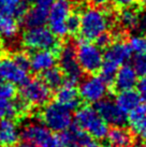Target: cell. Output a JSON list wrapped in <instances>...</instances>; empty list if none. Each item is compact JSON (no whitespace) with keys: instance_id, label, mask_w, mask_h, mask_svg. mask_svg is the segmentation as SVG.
I'll list each match as a JSON object with an SVG mask.
<instances>
[{"instance_id":"1","label":"cell","mask_w":146,"mask_h":147,"mask_svg":"<svg viewBox=\"0 0 146 147\" xmlns=\"http://www.w3.org/2000/svg\"><path fill=\"white\" fill-rule=\"evenodd\" d=\"M80 31L82 38L87 41H95L101 33L107 31L111 17L99 7L86 8L80 15Z\"/></svg>"},{"instance_id":"2","label":"cell","mask_w":146,"mask_h":147,"mask_svg":"<svg viewBox=\"0 0 146 147\" xmlns=\"http://www.w3.org/2000/svg\"><path fill=\"white\" fill-rule=\"evenodd\" d=\"M74 125L85 130L96 140H104L109 131L107 123L98 114L96 109L90 106L77 107L74 116Z\"/></svg>"},{"instance_id":"3","label":"cell","mask_w":146,"mask_h":147,"mask_svg":"<svg viewBox=\"0 0 146 147\" xmlns=\"http://www.w3.org/2000/svg\"><path fill=\"white\" fill-rule=\"evenodd\" d=\"M43 106L40 114L41 120L51 131L61 132L71 127L73 117L70 110L58 102L46 103Z\"/></svg>"},{"instance_id":"4","label":"cell","mask_w":146,"mask_h":147,"mask_svg":"<svg viewBox=\"0 0 146 147\" xmlns=\"http://www.w3.org/2000/svg\"><path fill=\"white\" fill-rule=\"evenodd\" d=\"M22 42L27 49L33 51H56L60 46L58 38L51 31V29L44 26L27 28V30L22 36Z\"/></svg>"},{"instance_id":"5","label":"cell","mask_w":146,"mask_h":147,"mask_svg":"<svg viewBox=\"0 0 146 147\" xmlns=\"http://www.w3.org/2000/svg\"><path fill=\"white\" fill-rule=\"evenodd\" d=\"M76 59L83 72L93 74L100 70L103 62L102 49L90 41H81L75 47Z\"/></svg>"},{"instance_id":"6","label":"cell","mask_w":146,"mask_h":147,"mask_svg":"<svg viewBox=\"0 0 146 147\" xmlns=\"http://www.w3.org/2000/svg\"><path fill=\"white\" fill-rule=\"evenodd\" d=\"M72 13L71 0H54L49 10V23L51 31L57 38H64L68 34L66 22Z\"/></svg>"},{"instance_id":"7","label":"cell","mask_w":146,"mask_h":147,"mask_svg":"<svg viewBox=\"0 0 146 147\" xmlns=\"http://www.w3.org/2000/svg\"><path fill=\"white\" fill-rule=\"evenodd\" d=\"M20 86V98L29 105L43 106L52 98V89L40 78H28Z\"/></svg>"},{"instance_id":"8","label":"cell","mask_w":146,"mask_h":147,"mask_svg":"<svg viewBox=\"0 0 146 147\" xmlns=\"http://www.w3.org/2000/svg\"><path fill=\"white\" fill-rule=\"evenodd\" d=\"M59 63L60 70L67 78V82L71 84H76L80 82L83 76V71L78 65L76 59L75 46L68 42L62 46H59Z\"/></svg>"},{"instance_id":"9","label":"cell","mask_w":146,"mask_h":147,"mask_svg":"<svg viewBox=\"0 0 146 147\" xmlns=\"http://www.w3.org/2000/svg\"><path fill=\"white\" fill-rule=\"evenodd\" d=\"M109 84L97 75H90L84 78L78 86V96L87 103H97L106 98Z\"/></svg>"},{"instance_id":"10","label":"cell","mask_w":146,"mask_h":147,"mask_svg":"<svg viewBox=\"0 0 146 147\" xmlns=\"http://www.w3.org/2000/svg\"><path fill=\"white\" fill-rule=\"evenodd\" d=\"M20 138L25 142L36 144L39 147H47L55 136L44 123L39 121H28L24 123L20 130Z\"/></svg>"},{"instance_id":"11","label":"cell","mask_w":146,"mask_h":147,"mask_svg":"<svg viewBox=\"0 0 146 147\" xmlns=\"http://www.w3.org/2000/svg\"><path fill=\"white\" fill-rule=\"evenodd\" d=\"M96 104V111L101 118L111 126H125L127 123V114L124 113L115 101L111 99H102Z\"/></svg>"},{"instance_id":"12","label":"cell","mask_w":146,"mask_h":147,"mask_svg":"<svg viewBox=\"0 0 146 147\" xmlns=\"http://www.w3.org/2000/svg\"><path fill=\"white\" fill-rule=\"evenodd\" d=\"M0 75L3 81L13 85H23L28 80V71L22 69L11 58L0 60Z\"/></svg>"},{"instance_id":"13","label":"cell","mask_w":146,"mask_h":147,"mask_svg":"<svg viewBox=\"0 0 146 147\" xmlns=\"http://www.w3.org/2000/svg\"><path fill=\"white\" fill-rule=\"evenodd\" d=\"M58 139L67 147H88L91 143V136L75 125L72 128L61 131Z\"/></svg>"},{"instance_id":"14","label":"cell","mask_w":146,"mask_h":147,"mask_svg":"<svg viewBox=\"0 0 146 147\" xmlns=\"http://www.w3.org/2000/svg\"><path fill=\"white\" fill-rule=\"evenodd\" d=\"M138 74L130 65H122V67L117 70L116 75L114 78V87L117 91L133 89L138 84Z\"/></svg>"},{"instance_id":"15","label":"cell","mask_w":146,"mask_h":147,"mask_svg":"<svg viewBox=\"0 0 146 147\" xmlns=\"http://www.w3.org/2000/svg\"><path fill=\"white\" fill-rule=\"evenodd\" d=\"M132 56V52L130 49L128 43L122 41L112 42L106 47V51L103 55V59L109 60L117 65H125Z\"/></svg>"},{"instance_id":"16","label":"cell","mask_w":146,"mask_h":147,"mask_svg":"<svg viewBox=\"0 0 146 147\" xmlns=\"http://www.w3.org/2000/svg\"><path fill=\"white\" fill-rule=\"evenodd\" d=\"M57 89L58 90L56 94V102L70 111L76 110L80 106L81 98L78 96V91L76 90L74 84L67 82Z\"/></svg>"},{"instance_id":"17","label":"cell","mask_w":146,"mask_h":147,"mask_svg":"<svg viewBox=\"0 0 146 147\" xmlns=\"http://www.w3.org/2000/svg\"><path fill=\"white\" fill-rule=\"evenodd\" d=\"M30 69L33 72L40 73L47 69L55 67L57 62V57L54 51L49 49H39L30 56Z\"/></svg>"},{"instance_id":"18","label":"cell","mask_w":146,"mask_h":147,"mask_svg":"<svg viewBox=\"0 0 146 147\" xmlns=\"http://www.w3.org/2000/svg\"><path fill=\"white\" fill-rule=\"evenodd\" d=\"M49 8H45L42 5L36 4L30 10H27L25 15L22 18L23 25L26 28H33V27H40L44 26L47 23Z\"/></svg>"},{"instance_id":"19","label":"cell","mask_w":146,"mask_h":147,"mask_svg":"<svg viewBox=\"0 0 146 147\" xmlns=\"http://www.w3.org/2000/svg\"><path fill=\"white\" fill-rule=\"evenodd\" d=\"M127 120L134 134L140 138H146V105L140 104L133 109L129 113Z\"/></svg>"},{"instance_id":"20","label":"cell","mask_w":146,"mask_h":147,"mask_svg":"<svg viewBox=\"0 0 146 147\" xmlns=\"http://www.w3.org/2000/svg\"><path fill=\"white\" fill-rule=\"evenodd\" d=\"M20 140V128L12 118L0 119V143L11 146Z\"/></svg>"},{"instance_id":"21","label":"cell","mask_w":146,"mask_h":147,"mask_svg":"<svg viewBox=\"0 0 146 147\" xmlns=\"http://www.w3.org/2000/svg\"><path fill=\"white\" fill-rule=\"evenodd\" d=\"M106 139L111 146L113 147H128L132 144L133 135L131 131L124 126H115L109 129Z\"/></svg>"},{"instance_id":"22","label":"cell","mask_w":146,"mask_h":147,"mask_svg":"<svg viewBox=\"0 0 146 147\" xmlns=\"http://www.w3.org/2000/svg\"><path fill=\"white\" fill-rule=\"evenodd\" d=\"M115 103L124 113L129 114L133 109L141 104V97L139 92L134 91L133 89L122 90L118 91V94L115 99Z\"/></svg>"},{"instance_id":"23","label":"cell","mask_w":146,"mask_h":147,"mask_svg":"<svg viewBox=\"0 0 146 147\" xmlns=\"http://www.w3.org/2000/svg\"><path fill=\"white\" fill-rule=\"evenodd\" d=\"M28 8L25 0H0V15L22 20Z\"/></svg>"},{"instance_id":"24","label":"cell","mask_w":146,"mask_h":147,"mask_svg":"<svg viewBox=\"0 0 146 147\" xmlns=\"http://www.w3.org/2000/svg\"><path fill=\"white\" fill-rule=\"evenodd\" d=\"M20 31L16 18L8 15H0V38L5 41H13Z\"/></svg>"},{"instance_id":"25","label":"cell","mask_w":146,"mask_h":147,"mask_svg":"<svg viewBox=\"0 0 146 147\" xmlns=\"http://www.w3.org/2000/svg\"><path fill=\"white\" fill-rule=\"evenodd\" d=\"M42 73H43L42 81L49 86L51 89H57L65 83V75L62 73V71L58 68L52 67Z\"/></svg>"},{"instance_id":"26","label":"cell","mask_w":146,"mask_h":147,"mask_svg":"<svg viewBox=\"0 0 146 147\" xmlns=\"http://www.w3.org/2000/svg\"><path fill=\"white\" fill-rule=\"evenodd\" d=\"M138 17L139 12L133 10L131 7H126L122 9L119 14V21L124 28L128 29V30H134V29H137Z\"/></svg>"},{"instance_id":"27","label":"cell","mask_w":146,"mask_h":147,"mask_svg":"<svg viewBox=\"0 0 146 147\" xmlns=\"http://www.w3.org/2000/svg\"><path fill=\"white\" fill-rule=\"evenodd\" d=\"M118 70V65L113 63V62L109 61V60H105L103 59V62H102L101 67H100V76H101L104 81H105L107 84H111L113 83L114 78L116 75V72Z\"/></svg>"},{"instance_id":"28","label":"cell","mask_w":146,"mask_h":147,"mask_svg":"<svg viewBox=\"0 0 146 147\" xmlns=\"http://www.w3.org/2000/svg\"><path fill=\"white\" fill-rule=\"evenodd\" d=\"M130 49L132 53L135 54H141L146 52V37L143 34H135L132 36L129 40Z\"/></svg>"},{"instance_id":"29","label":"cell","mask_w":146,"mask_h":147,"mask_svg":"<svg viewBox=\"0 0 146 147\" xmlns=\"http://www.w3.org/2000/svg\"><path fill=\"white\" fill-rule=\"evenodd\" d=\"M16 117L13 101L0 98V119Z\"/></svg>"},{"instance_id":"30","label":"cell","mask_w":146,"mask_h":147,"mask_svg":"<svg viewBox=\"0 0 146 147\" xmlns=\"http://www.w3.org/2000/svg\"><path fill=\"white\" fill-rule=\"evenodd\" d=\"M133 69L138 75L146 76V52L137 54L133 58Z\"/></svg>"},{"instance_id":"31","label":"cell","mask_w":146,"mask_h":147,"mask_svg":"<svg viewBox=\"0 0 146 147\" xmlns=\"http://www.w3.org/2000/svg\"><path fill=\"white\" fill-rule=\"evenodd\" d=\"M16 96V88L12 83L0 82V98L11 100Z\"/></svg>"},{"instance_id":"32","label":"cell","mask_w":146,"mask_h":147,"mask_svg":"<svg viewBox=\"0 0 146 147\" xmlns=\"http://www.w3.org/2000/svg\"><path fill=\"white\" fill-rule=\"evenodd\" d=\"M13 61L15 62L18 67H20L22 69L29 71L30 70V58L25 52H16L12 55Z\"/></svg>"},{"instance_id":"33","label":"cell","mask_w":146,"mask_h":147,"mask_svg":"<svg viewBox=\"0 0 146 147\" xmlns=\"http://www.w3.org/2000/svg\"><path fill=\"white\" fill-rule=\"evenodd\" d=\"M80 15L75 14V13H71L69 17L67 18L66 22V27H67V31L70 34H75L80 31Z\"/></svg>"},{"instance_id":"34","label":"cell","mask_w":146,"mask_h":147,"mask_svg":"<svg viewBox=\"0 0 146 147\" xmlns=\"http://www.w3.org/2000/svg\"><path fill=\"white\" fill-rule=\"evenodd\" d=\"M13 104H14V109H15V113H16V117L17 116H25L29 112V104L24 99L18 98L15 99L13 101Z\"/></svg>"},{"instance_id":"35","label":"cell","mask_w":146,"mask_h":147,"mask_svg":"<svg viewBox=\"0 0 146 147\" xmlns=\"http://www.w3.org/2000/svg\"><path fill=\"white\" fill-rule=\"evenodd\" d=\"M95 41L97 42V45L100 49H106L113 42V39H112V36L105 31V32L101 33Z\"/></svg>"},{"instance_id":"36","label":"cell","mask_w":146,"mask_h":147,"mask_svg":"<svg viewBox=\"0 0 146 147\" xmlns=\"http://www.w3.org/2000/svg\"><path fill=\"white\" fill-rule=\"evenodd\" d=\"M137 86H138L139 94L141 97V100L146 102V76H144L140 81H138Z\"/></svg>"},{"instance_id":"37","label":"cell","mask_w":146,"mask_h":147,"mask_svg":"<svg viewBox=\"0 0 146 147\" xmlns=\"http://www.w3.org/2000/svg\"><path fill=\"white\" fill-rule=\"evenodd\" d=\"M137 29L142 31V32H146V12L139 13Z\"/></svg>"},{"instance_id":"38","label":"cell","mask_w":146,"mask_h":147,"mask_svg":"<svg viewBox=\"0 0 146 147\" xmlns=\"http://www.w3.org/2000/svg\"><path fill=\"white\" fill-rule=\"evenodd\" d=\"M25 1L28 2V3H34L38 4V5L45 7V8H49L53 3L54 0H25Z\"/></svg>"},{"instance_id":"39","label":"cell","mask_w":146,"mask_h":147,"mask_svg":"<svg viewBox=\"0 0 146 147\" xmlns=\"http://www.w3.org/2000/svg\"><path fill=\"white\" fill-rule=\"evenodd\" d=\"M115 3L119 5V7H122V8H126V7H131L133 5L137 0H113Z\"/></svg>"},{"instance_id":"40","label":"cell","mask_w":146,"mask_h":147,"mask_svg":"<svg viewBox=\"0 0 146 147\" xmlns=\"http://www.w3.org/2000/svg\"><path fill=\"white\" fill-rule=\"evenodd\" d=\"M47 147H67V146H66L65 144L62 143L58 138H54V140L52 141V143L49 144Z\"/></svg>"},{"instance_id":"41","label":"cell","mask_w":146,"mask_h":147,"mask_svg":"<svg viewBox=\"0 0 146 147\" xmlns=\"http://www.w3.org/2000/svg\"><path fill=\"white\" fill-rule=\"evenodd\" d=\"M111 0H90V2L95 5V7H104L109 3Z\"/></svg>"},{"instance_id":"42","label":"cell","mask_w":146,"mask_h":147,"mask_svg":"<svg viewBox=\"0 0 146 147\" xmlns=\"http://www.w3.org/2000/svg\"><path fill=\"white\" fill-rule=\"evenodd\" d=\"M16 147H39V146H38V145H36V144L29 143V142H24V143L17 145Z\"/></svg>"},{"instance_id":"43","label":"cell","mask_w":146,"mask_h":147,"mask_svg":"<svg viewBox=\"0 0 146 147\" xmlns=\"http://www.w3.org/2000/svg\"><path fill=\"white\" fill-rule=\"evenodd\" d=\"M131 147H146L145 143H141V142H138V143H134L131 145Z\"/></svg>"},{"instance_id":"44","label":"cell","mask_w":146,"mask_h":147,"mask_svg":"<svg viewBox=\"0 0 146 147\" xmlns=\"http://www.w3.org/2000/svg\"><path fill=\"white\" fill-rule=\"evenodd\" d=\"M88 147H105V146L100 143H93V142H91V143L88 145Z\"/></svg>"},{"instance_id":"45","label":"cell","mask_w":146,"mask_h":147,"mask_svg":"<svg viewBox=\"0 0 146 147\" xmlns=\"http://www.w3.org/2000/svg\"><path fill=\"white\" fill-rule=\"evenodd\" d=\"M2 56H3V49H2V46L0 45V60H1Z\"/></svg>"},{"instance_id":"46","label":"cell","mask_w":146,"mask_h":147,"mask_svg":"<svg viewBox=\"0 0 146 147\" xmlns=\"http://www.w3.org/2000/svg\"><path fill=\"white\" fill-rule=\"evenodd\" d=\"M142 3H144V4H146V0H140Z\"/></svg>"},{"instance_id":"47","label":"cell","mask_w":146,"mask_h":147,"mask_svg":"<svg viewBox=\"0 0 146 147\" xmlns=\"http://www.w3.org/2000/svg\"><path fill=\"white\" fill-rule=\"evenodd\" d=\"M2 147H10V146H7V145H4V146H2Z\"/></svg>"},{"instance_id":"48","label":"cell","mask_w":146,"mask_h":147,"mask_svg":"<svg viewBox=\"0 0 146 147\" xmlns=\"http://www.w3.org/2000/svg\"><path fill=\"white\" fill-rule=\"evenodd\" d=\"M145 139H146V138H145ZM145 144H146V142H145Z\"/></svg>"}]
</instances>
